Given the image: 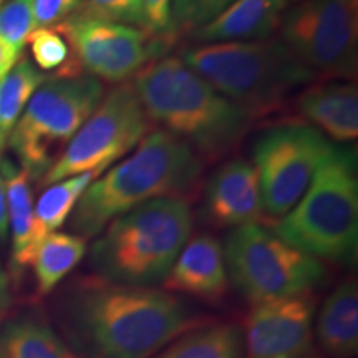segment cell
I'll return each mask as SVG.
<instances>
[{
	"label": "cell",
	"instance_id": "6da1fadb",
	"mask_svg": "<svg viewBox=\"0 0 358 358\" xmlns=\"http://www.w3.org/2000/svg\"><path fill=\"white\" fill-rule=\"evenodd\" d=\"M62 319L82 358H151L196 325L176 295L87 277L65 295Z\"/></svg>",
	"mask_w": 358,
	"mask_h": 358
},
{
	"label": "cell",
	"instance_id": "7a4b0ae2",
	"mask_svg": "<svg viewBox=\"0 0 358 358\" xmlns=\"http://www.w3.org/2000/svg\"><path fill=\"white\" fill-rule=\"evenodd\" d=\"M133 90L146 118L206 159L239 145L250 118L179 57H159L134 75Z\"/></svg>",
	"mask_w": 358,
	"mask_h": 358
},
{
	"label": "cell",
	"instance_id": "3957f363",
	"mask_svg": "<svg viewBox=\"0 0 358 358\" xmlns=\"http://www.w3.org/2000/svg\"><path fill=\"white\" fill-rule=\"evenodd\" d=\"M203 159L191 146L163 129L148 133L133 155L96 178L75 206L70 226L93 237L115 217L148 201L181 198L198 185Z\"/></svg>",
	"mask_w": 358,
	"mask_h": 358
},
{
	"label": "cell",
	"instance_id": "277c9868",
	"mask_svg": "<svg viewBox=\"0 0 358 358\" xmlns=\"http://www.w3.org/2000/svg\"><path fill=\"white\" fill-rule=\"evenodd\" d=\"M191 229L192 214L186 199L148 201L103 227L90 249V264L100 279L153 287L166 279Z\"/></svg>",
	"mask_w": 358,
	"mask_h": 358
},
{
	"label": "cell",
	"instance_id": "5b68a950",
	"mask_svg": "<svg viewBox=\"0 0 358 358\" xmlns=\"http://www.w3.org/2000/svg\"><path fill=\"white\" fill-rule=\"evenodd\" d=\"M179 58L249 118L279 110L317 78L280 38L203 43L185 48Z\"/></svg>",
	"mask_w": 358,
	"mask_h": 358
},
{
	"label": "cell",
	"instance_id": "8992f818",
	"mask_svg": "<svg viewBox=\"0 0 358 358\" xmlns=\"http://www.w3.org/2000/svg\"><path fill=\"white\" fill-rule=\"evenodd\" d=\"M282 241L308 256L355 264L358 249V178L355 150L334 145L310 186L275 222Z\"/></svg>",
	"mask_w": 358,
	"mask_h": 358
},
{
	"label": "cell",
	"instance_id": "52a82bcc",
	"mask_svg": "<svg viewBox=\"0 0 358 358\" xmlns=\"http://www.w3.org/2000/svg\"><path fill=\"white\" fill-rule=\"evenodd\" d=\"M103 85L92 75L48 78L13 127L8 145L30 179H42L100 105Z\"/></svg>",
	"mask_w": 358,
	"mask_h": 358
},
{
	"label": "cell",
	"instance_id": "ba28073f",
	"mask_svg": "<svg viewBox=\"0 0 358 358\" xmlns=\"http://www.w3.org/2000/svg\"><path fill=\"white\" fill-rule=\"evenodd\" d=\"M222 252L227 279L254 303L312 294L327 277L319 259L259 224L236 227Z\"/></svg>",
	"mask_w": 358,
	"mask_h": 358
},
{
	"label": "cell",
	"instance_id": "9c48e42d",
	"mask_svg": "<svg viewBox=\"0 0 358 358\" xmlns=\"http://www.w3.org/2000/svg\"><path fill=\"white\" fill-rule=\"evenodd\" d=\"M146 118L133 85H120L100 101L40 185L50 186L83 173L98 176L115 161L134 150L146 136Z\"/></svg>",
	"mask_w": 358,
	"mask_h": 358
},
{
	"label": "cell",
	"instance_id": "30bf717a",
	"mask_svg": "<svg viewBox=\"0 0 358 358\" xmlns=\"http://www.w3.org/2000/svg\"><path fill=\"white\" fill-rule=\"evenodd\" d=\"M357 0H301L284 12L280 40L319 77L352 78L357 71Z\"/></svg>",
	"mask_w": 358,
	"mask_h": 358
},
{
	"label": "cell",
	"instance_id": "8fae6325",
	"mask_svg": "<svg viewBox=\"0 0 358 358\" xmlns=\"http://www.w3.org/2000/svg\"><path fill=\"white\" fill-rule=\"evenodd\" d=\"M334 143L307 123L277 124L254 145V164L262 208L280 219L301 201Z\"/></svg>",
	"mask_w": 358,
	"mask_h": 358
},
{
	"label": "cell",
	"instance_id": "7c38bea8",
	"mask_svg": "<svg viewBox=\"0 0 358 358\" xmlns=\"http://www.w3.org/2000/svg\"><path fill=\"white\" fill-rule=\"evenodd\" d=\"M73 48L83 70L108 83H123L143 66L164 57L174 42L155 38L134 29L75 12L53 25Z\"/></svg>",
	"mask_w": 358,
	"mask_h": 358
},
{
	"label": "cell",
	"instance_id": "4fadbf2b",
	"mask_svg": "<svg viewBox=\"0 0 358 358\" xmlns=\"http://www.w3.org/2000/svg\"><path fill=\"white\" fill-rule=\"evenodd\" d=\"M312 294L254 303L248 317V358H307L312 348Z\"/></svg>",
	"mask_w": 358,
	"mask_h": 358
},
{
	"label": "cell",
	"instance_id": "5bb4252c",
	"mask_svg": "<svg viewBox=\"0 0 358 358\" xmlns=\"http://www.w3.org/2000/svg\"><path fill=\"white\" fill-rule=\"evenodd\" d=\"M204 214L216 227H243L264 219L256 168L236 158L222 164L206 186Z\"/></svg>",
	"mask_w": 358,
	"mask_h": 358
},
{
	"label": "cell",
	"instance_id": "9a60e30c",
	"mask_svg": "<svg viewBox=\"0 0 358 358\" xmlns=\"http://www.w3.org/2000/svg\"><path fill=\"white\" fill-rule=\"evenodd\" d=\"M227 280L221 243L211 234H199L187 241L163 285L203 301H219L226 294Z\"/></svg>",
	"mask_w": 358,
	"mask_h": 358
},
{
	"label": "cell",
	"instance_id": "2e32d148",
	"mask_svg": "<svg viewBox=\"0 0 358 358\" xmlns=\"http://www.w3.org/2000/svg\"><path fill=\"white\" fill-rule=\"evenodd\" d=\"M297 111L322 134L334 141H355L358 136L357 85L332 80L308 85L297 96Z\"/></svg>",
	"mask_w": 358,
	"mask_h": 358
},
{
	"label": "cell",
	"instance_id": "e0dca14e",
	"mask_svg": "<svg viewBox=\"0 0 358 358\" xmlns=\"http://www.w3.org/2000/svg\"><path fill=\"white\" fill-rule=\"evenodd\" d=\"M289 0H234L216 19L191 34L196 42H250L279 29Z\"/></svg>",
	"mask_w": 358,
	"mask_h": 358
},
{
	"label": "cell",
	"instance_id": "ac0fdd59",
	"mask_svg": "<svg viewBox=\"0 0 358 358\" xmlns=\"http://www.w3.org/2000/svg\"><path fill=\"white\" fill-rule=\"evenodd\" d=\"M0 178L6 181L3 189L7 201L8 231L12 234L10 271L17 279L27 267L32 266L35 252L43 239L35 224L34 196L30 187L32 179L24 169L13 166L8 159H2L0 163Z\"/></svg>",
	"mask_w": 358,
	"mask_h": 358
},
{
	"label": "cell",
	"instance_id": "d6986e66",
	"mask_svg": "<svg viewBox=\"0 0 358 358\" xmlns=\"http://www.w3.org/2000/svg\"><path fill=\"white\" fill-rule=\"evenodd\" d=\"M317 335L334 358H352L358 350V290L355 280L340 284L327 297L319 313Z\"/></svg>",
	"mask_w": 358,
	"mask_h": 358
},
{
	"label": "cell",
	"instance_id": "ffe728a7",
	"mask_svg": "<svg viewBox=\"0 0 358 358\" xmlns=\"http://www.w3.org/2000/svg\"><path fill=\"white\" fill-rule=\"evenodd\" d=\"M0 358H82L37 313H20L0 325Z\"/></svg>",
	"mask_w": 358,
	"mask_h": 358
},
{
	"label": "cell",
	"instance_id": "44dd1931",
	"mask_svg": "<svg viewBox=\"0 0 358 358\" xmlns=\"http://www.w3.org/2000/svg\"><path fill=\"white\" fill-rule=\"evenodd\" d=\"M85 254L87 243L83 237L65 232H52L45 237L32 261L38 295L50 294L78 266Z\"/></svg>",
	"mask_w": 358,
	"mask_h": 358
},
{
	"label": "cell",
	"instance_id": "7402d4cb",
	"mask_svg": "<svg viewBox=\"0 0 358 358\" xmlns=\"http://www.w3.org/2000/svg\"><path fill=\"white\" fill-rule=\"evenodd\" d=\"M243 332L232 324L203 325L182 334L156 358H244Z\"/></svg>",
	"mask_w": 358,
	"mask_h": 358
},
{
	"label": "cell",
	"instance_id": "603a6c76",
	"mask_svg": "<svg viewBox=\"0 0 358 358\" xmlns=\"http://www.w3.org/2000/svg\"><path fill=\"white\" fill-rule=\"evenodd\" d=\"M47 80L48 77L35 69L25 57H22L6 77L0 80V153L20 115L24 113L27 103Z\"/></svg>",
	"mask_w": 358,
	"mask_h": 358
},
{
	"label": "cell",
	"instance_id": "cb8c5ba5",
	"mask_svg": "<svg viewBox=\"0 0 358 358\" xmlns=\"http://www.w3.org/2000/svg\"><path fill=\"white\" fill-rule=\"evenodd\" d=\"M96 178H100L96 173H83L53 182L45 189L37 206L34 208L35 224H37L38 234L42 236V239L64 226L70 214L73 213L85 189Z\"/></svg>",
	"mask_w": 358,
	"mask_h": 358
},
{
	"label": "cell",
	"instance_id": "d4e9b609",
	"mask_svg": "<svg viewBox=\"0 0 358 358\" xmlns=\"http://www.w3.org/2000/svg\"><path fill=\"white\" fill-rule=\"evenodd\" d=\"M27 43L30 45L35 65L42 71H50V78H75L83 75L73 48L55 27L35 29Z\"/></svg>",
	"mask_w": 358,
	"mask_h": 358
},
{
	"label": "cell",
	"instance_id": "484cf974",
	"mask_svg": "<svg viewBox=\"0 0 358 358\" xmlns=\"http://www.w3.org/2000/svg\"><path fill=\"white\" fill-rule=\"evenodd\" d=\"M234 0H173L171 2V35L174 40L216 19Z\"/></svg>",
	"mask_w": 358,
	"mask_h": 358
},
{
	"label": "cell",
	"instance_id": "4316f807",
	"mask_svg": "<svg viewBox=\"0 0 358 358\" xmlns=\"http://www.w3.org/2000/svg\"><path fill=\"white\" fill-rule=\"evenodd\" d=\"M35 29L34 0H10L0 8V40L15 52L22 53Z\"/></svg>",
	"mask_w": 358,
	"mask_h": 358
},
{
	"label": "cell",
	"instance_id": "83f0119b",
	"mask_svg": "<svg viewBox=\"0 0 358 358\" xmlns=\"http://www.w3.org/2000/svg\"><path fill=\"white\" fill-rule=\"evenodd\" d=\"M141 0H83L78 12L116 24H138Z\"/></svg>",
	"mask_w": 358,
	"mask_h": 358
},
{
	"label": "cell",
	"instance_id": "f1b7e54d",
	"mask_svg": "<svg viewBox=\"0 0 358 358\" xmlns=\"http://www.w3.org/2000/svg\"><path fill=\"white\" fill-rule=\"evenodd\" d=\"M171 2L173 0H141L138 25L143 32L150 37L176 42L171 35Z\"/></svg>",
	"mask_w": 358,
	"mask_h": 358
},
{
	"label": "cell",
	"instance_id": "f546056e",
	"mask_svg": "<svg viewBox=\"0 0 358 358\" xmlns=\"http://www.w3.org/2000/svg\"><path fill=\"white\" fill-rule=\"evenodd\" d=\"M83 0H34L35 25L53 27L69 19L82 7Z\"/></svg>",
	"mask_w": 358,
	"mask_h": 358
},
{
	"label": "cell",
	"instance_id": "4dcf8cb0",
	"mask_svg": "<svg viewBox=\"0 0 358 358\" xmlns=\"http://www.w3.org/2000/svg\"><path fill=\"white\" fill-rule=\"evenodd\" d=\"M12 306V292L10 284H8V275L3 271L2 264H0V325L6 322L8 308Z\"/></svg>",
	"mask_w": 358,
	"mask_h": 358
},
{
	"label": "cell",
	"instance_id": "1f68e13d",
	"mask_svg": "<svg viewBox=\"0 0 358 358\" xmlns=\"http://www.w3.org/2000/svg\"><path fill=\"white\" fill-rule=\"evenodd\" d=\"M22 53L15 52L12 47H8L6 42L0 40V80L13 69V65L19 62V57Z\"/></svg>",
	"mask_w": 358,
	"mask_h": 358
},
{
	"label": "cell",
	"instance_id": "d6a6232c",
	"mask_svg": "<svg viewBox=\"0 0 358 358\" xmlns=\"http://www.w3.org/2000/svg\"><path fill=\"white\" fill-rule=\"evenodd\" d=\"M7 234H8L7 201H6V189H3L2 178H0V241H6Z\"/></svg>",
	"mask_w": 358,
	"mask_h": 358
},
{
	"label": "cell",
	"instance_id": "836d02e7",
	"mask_svg": "<svg viewBox=\"0 0 358 358\" xmlns=\"http://www.w3.org/2000/svg\"><path fill=\"white\" fill-rule=\"evenodd\" d=\"M2 2H3V0H0V6H2Z\"/></svg>",
	"mask_w": 358,
	"mask_h": 358
}]
</instances>
